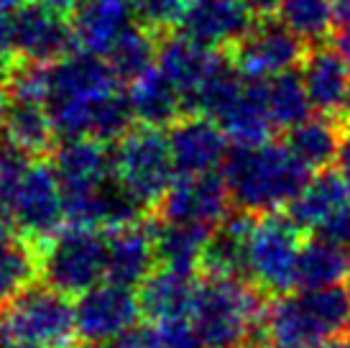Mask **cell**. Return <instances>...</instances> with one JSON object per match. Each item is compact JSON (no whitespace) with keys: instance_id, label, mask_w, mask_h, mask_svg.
I'll list each match as a JSON object with an SVG mask.
<instances>
[{"instance_id":"cell-7","label":"cell","mask_w":350,"mask_h":348,"mask_svg":"<svg viewBox=\"0 0 350 348\" xmlns=\"http://www.w3.org/2000/svg\"><path fill=\"white\" fill-rule=\"evenodd\" d=\"M113 174L154 213L176 179L169 136L154 126H133L113 144Z\"/></svg>"},{"instance_id":"cell-35","label":"cell","mask_w":350,"mask_h":348,"mask_svg":"<svg viewBox=\"0 0 350 348\" xmlns=\"http://www.w3.org/2000/svg\"><path fill=\"white\" fill-rule=\"evenodd\" d=\"M156 333H159L161 348H204L202 338L189 318L161 323V325H156Z\"/></svg>"},{"instance_id":"cell-28","label":"cell","mask_w":350,"mask_h":348,"mask_svg":"<svg viewBox=\"0 0 350 348\" xmlns=\"http://www.w3.org/2000/svg\"><path fill=\"white\" fill-rule=\"evenodd\" d=\"M210 233H213L210 225L172 223L156 218V256H159V264L200 277L204 246H207Z\"/></svg>"},{"instance_id":"cell-25","label":"cell","mask_w":350,"mask_h":348,"mask_svg":"<svg viewBox=\"0 0 350 348\" xmlns=\"http://www.w3.org/2000/svg\"><path fill=\"white\" fill-rule=\"evenodd\" d=\"M345 126H348V121L342 116L317 113V116H310L307 121L289 128L284 144L289 146V151L310 172H325V169H330L332 162H338Z\"/></svg>"},{"instance_id":"cell-2","label":"cell","mask_w":350,"mask_h":348,"mask_svg":"<svg viewBox=\"0 0 350 348\" xmlns=\"http://www.w3.org/2000/svg\"><path fill=\"white\" fill-rule=\"evenodd\" d=\"M266 297V292L243 277L200 274L189 320L204 348H269L263 330Z\"/></svg>"},{"instance_id":"cell-12","label":"cell","mask_w":350,"mask_h":348,"mask_svg":"<svg viewBox=\"0 0 350 348\" xmlns=\"http://www.w3.org/2000/svg\"><path fill=\"white\" fill-rule=\"evenodd\" d=\"M77 315V336L90 346L103 343L136 328L138 318L144 315L138 292L116 282H103L92 290L82 292L75 302Z\"/></svg>"},{"instance_id":"cell-9","label":"cell","mask_w":350,"mask_h":348,"mask_svg":"<svg viewBox=\"0 0 350 348\" xmlns=\"http://www.w3.org/2000/svg\"><path fill=\"white\" fill-rule=\"evenodd\" d=\"M5 213L13 228L26 238L44 243L54 238L64 225V192L54 166L33 159L5 200Z\"/></svg>"},{"instance_id":"cell-44","label":"cell","mask_w":350,"mask_h":348,"mask_svg":"<svg viewBox=\"0 0 350 348\" xmlns=\"http://www.w3.org/2000/svg\"><path fill=\"white\" fill-rule=\"evenodd\" d=\"M322 348H350V330L348 333H342V336H338V338L327 340Z\"/></svg>"},{"instance_id":"cell-46","label":"cell","mask_w":350,"mask_h":348,"mask_svg":"<svg viewBox=\"0 0 350 348\" xmlns=\"http://www.w3.org/2000/svg\"><path fill=\"white\" fill-rule=\"evenodd\" d=\"M0 348H29V346H23V343H18V340H13L10 336H5V333L0 330Z\"/></svg>"},{"instance_id":"cell-36","label":"cell","mask_w":350,"mask_h":348,"mask_svg":"<svg viewBox=\"0 0 350 348\" xmlns=\"http://www.w3.org/2000/svg\"><path fill=\"white\" fill-rule=\"evenodd\" d=\"M92 348H161V340H159V333L156 328H136L126 330V333H120L116 338L110 340H103V343H95Z\"/></svg>"},{"instance_id":"cell-40","label":"cell","mask_w":350,"mask_h":348,"mask_svg":"<svg viewBox=\"0 0 350 348\" xmlns=\"http://www.w3.org/2000/svg\"><path fill=\"white\" fill-rule=\"evenodd\" d=\"M332 44H335V49L340 51L342 59L348 62L350 67V26H338L335 34H332Z\"/></svg>"},{"instance_id":"cell-8","label":"cell","mask_w":350,"mask_h":348,"mask_svg":"<svg viewBox=\"0 0 350 348\" xmlns=\"http://www.w3.org/2000/svg\"><path fill=\"white\" fill-rule=\"evenodd\" d=\"M105 236L95 228L64 225L41 246V282L79 297L105 277Z\"/></svg>"},{"instance_id":"cell-4","label":"cell","mask_w":350,"mask_h":348,"mask_svg":"<svg viewBox=\"0 0 350 348\" xmlns=\"http://www.w3.org/2000/svg\"><path fill=\"white\" fill-rule=\"evenodd\" d=\"M263 330L269 348H322L350 330V292L335 284L273 297Z\"/></svg>"},{"instance_id":"cell-45","label":"cell","mask_w":350,"mask_h":348,"mask_svg":"<svg viewBox=\"0 0 350 348\" xmlns=\"http://www.w3.org/2000/svg\"><path fill=\"white\" fill-rule=\"evenodd\" d=\"M29 3H36V0H0V8L3 10H18V8H23V5H29Z\"/></svg>"},{"instance_id":"cell-14","label":"cell","mask_w":350,"mask_h":348,"mask_svg":"<svg viewBox=\"0 0 350 348\" xmlns=\"http://www.w3.org/2000/svg\"><path fill=\"white\" fill-rule=\"evenodd\" d=\"M223 62L225 54L220 49L204 47L200 41L189 39L187 34H169L164 39H159L156 67L176 87V92L185 100L187 113L195 110L197 97L202 95L204 85L210 82Z\"/></svg>"},{"instance_id":"cell-21","label":"cell","mask_w":350,"mask_h":348,"mask_svg":"<svg viewBox=\"0 0 350 348\" xmlns=\"http://www.w3.org/2000/svg\"><path fill=\"white\" fill-rule=\"evenodd\" d=\"M197 274H187L179 269L159 266L148 274V279L138 287L141 310L154 325L187 320L192 315L197 297Z\"/></svg>"},{"instance_id":"cell-18","label":"cell","mask_w":350,"mask_h":348,"mask_svg":"<svg viewBox=\"0 0 350 348\" xmlns=\"http://www.w3.org/2000/svg\"><path fill=\"white\" fill-rule=\"evenodd\" d=\"M256 21L245 0H192L182 21V34L210 49H230Z\"/></svg>"},{"instance_id":"cell-1","label":"cell","mask_w":350,"mask_h":348,"mask_svg":"<svg viewBox=\"0 0 350 348\" xmlns=\"http://www.w3.org/2000/svg\"><path fill=\"white\" fill-rule=\"evenodd\" d=\"M310 169L286 144L235 146L223 164V179L235 210L251 215L279 213L310 182Z\"/></svg>"},{"instance_id":"cell-47","label":"cell","mask_w":350,"mask_h":348,"mask_svg":"<svg viewBox=\"0 0 350 348\" xmlns=\"http://www.w3.org/2000/svg\"><path fill=\"white\" fill-rule=\"evenodd\" d=\"M342 118L350 123V95H348V103H345V110H342Z\"/></svg>"},{"instance_id":"cell-15","label":"cell","mask_w":350,"mask_h":348,"mask_svg":"<svg viewBox=\"0 0 350 348\" xmlns=\"http://www.w3.org/2000/svg\"><path fill=\"white\" fill-rule=\"evenodd\" d=\"M169 146L176 174H210L228 159V136L204 113H185L169 126Z\"/></svg>"},{"instance_id":"cell-11","label":"cell","mask_w":350,"mask_h":348,"mask_svg":"<svg viewBox=\"0 0 350 348\" xmlns=\"http://www.w3.org/2000/svg\"><path fill=\"white\" fill-rule=\"evenodd\" d=\"M230 208L233 200L223 174H176L161 203L156 205L154 215L159 221L197 223L215 228L233 213Z\"/></svg>"},{"instance_id":"cell-22","label":"cell","mask_w":350,"mask_h":348,"mask_svg":"<svg viewBox=\"0 0 350 348\" xmlns=\"http://www.w3.org/2000/svg\"><path fill=\"white\" fill-rule=\"evenodd\" d=\"M350 208V184L342 179L340 172H317L310 182L304 184L294 203L289 205L292 221L301 231L317 233L330 221Z\"/></svg>"},{"instance_id":"cell-49","label":"cell","mask_w":350,"mask_h":348,"mask_svg":"<svg viewBox=\"0 0 350 348\" xmlns=\"http://www.w3.org/2000/svg\"><path fill=\"white\" fill-rule=\"evenodd\" d=\"M95 3H131V0H95Z\"/></svg>"},{"instance_id":"cell-3","label":"cell","mask_w":350,"mask_h":348,"mask_svg":"<svg viewBox=\"0 0 350 348\" xmlns=\"http://www.w3.org/2000/svg\"><path fill=\"white\" fill-rule=\"evenodd\" d=\"M116 90L120 82L98 54L75 49L51 64L46 110L59 138H90L100 103Z\"/></svg>"},{"instance_id":"cell-5","label":"cell","mask_w":350,"mask_h":348,"mask_svg":"<svg viewBox=\"0 0 350 348\" xmlns=\"http://www.w3.org/2000/svg\"><path fill=\"white\" fill-rule=\"evenodd\" d=\"M0 330L29 348H72L79 338L72 297L41 279L0 308Z\"/></svg>"},{"instance_id":"cell-31","label":"cell","mask_w":350,"mask_h":348,"mask_svg":"<svg viewBox=\"0 0 350 348\" xmlns=\"http://www.w3.org/2000/svg\"><path fill=\"white\" fill-rule=\"evenodd\" d=\"M159 57V39L138 23H131L107 49L105 62L120 85H131L154 69Z\"/></svg>"},{"instance_id":"cell-39","label":"cell","mask_w":350,"mask_h":348,"mask_svg":"<svg viewBox=\"0 0 350 348\" xmlns=\"http://www.w3.org/2000/svg\"><path fill=\"white\" fill-rule=\"evenodd\" d=\"M338 172L342 174V179L350 184V123L345 126L340 141V151H338Z\"/></svg>"},{"instance_id":"cell-20","label":"cell","mask_w":350,"mask_h":348,"mask_svg":"<svg viewBox=\"0 0 350 348\" xmlns=\"http://www.w3.org/2000/svg\"><path fill=\"white\" fill-rule=\"evenodd\" d=\"M299 75L310 92L314 113L342 116L350 95V67L338 49L327 47V41L310 47L299 67Z\"/></svg>"},{"instance_id":"cell-41","label":"cell","mask_w":350,"mask_h":348,"mask_svg":"<svg viewBox=\"0 0 350 348\" xmlns=\"http://www.w3.org/2000/svg\"><path fill=\"white\" fill-rule=\"evenodd\" d=\"M10 108V90H8V77H5V69H0V128L5 123Z\"/></svg>"},{"instance_id":"cell-33","label":"cell","mask_w":350,"mask_h":348,"mask_svg":"<svg viewBox=\"0 0 350 348\" xmlns=\"http://www.w3.org/2000/svg\"><path fill=\"white\" fill-rule=\"evenodd\" d=\"M269 87V108H271V116L276 128H294L297 123L307 121L312 116V100L310 92L304 87L301 75L294 72H284L279 77L266 79Z\"/></svg>"},{"instance_id":"cell-37","label":"cell","mask_w":350,"mask_h":348,"mask_svg":"<svg viewBox=\"0 0 350 348\" xmlns=\"http://www.w3.org/2000/svg\"><path fill=\"white\" fill-rule=\"evenodd\" d=\"M16 62V44H13V23L8 10L0 8V69H8Z\"/></svg>"},{"instance_id":"cell-17","label":"cell","mask_w":350,"mask_h":348,"mask_svg":"<svg viewBox=\"0 0 350 348\" xmlns=\"http://www.w3.org/2000/svg\"><path fill=\"white\" fill-rule=\"evenodd\" d=\"M217 126L235 146H258L271 141L276 123L269 108V87L263 79H245L215 113Z\"/></svg>"},{"instance_id":"cell-23","label":"cell","mask_w":350,"mask_h":348,"mask_svg":"<svg viewBox=\"0 0 350 348\" xmlns=\"http://www.w3.org/2000/svg\"><path fill=\"white\" fill-rule=\"evenodd\" d=\"M133 16V0L131 3H95L82 0L77 10L72 13V31H75V47L88 54L105 57L113 41L131 26L128 21Z\"/></svg>"},{"instance_id":"cell-27","label":"cell","mask_w":350,"mask_h":348,"mask_svg":"<svg viewBox=\"0 0 350 348\" xmlns=\"http://www.w3.org/2000/svg\"><path fill=\"white\" fill-rule=\"evenodd\" d=\"M41 279V243L16 228L0 231V308Z\"/></svg>"},{"instance_id":"cell-6","label":"cell","mask_w":350,"mask_h":348,"mask_svg":"<svg viewBox=\"0 0 350 348\" xmlns=\"http://www.w3.org/2000/svg\"><path fill=\"white\" fill-rule=\"evenodd\" d=\"M304 246V231L286 213L256 215L248 233L245 277L269 297L297 290V261Z\"/></svg>"},{"instance_id":"cell-34","label":"cell","mask_w":350,"mask_h":348,"mask_svg":"<svg viewBox=\"0 0 350 348\" xmlns=\"http://www.w3.org/2000/svg\"><path fill=\"white\" fill-rule=\"evenodd\" d=\"M189 3L192 0H133V18L156 39H164L182 29Z\"/></svg>"},{"instance_id":"cell-42","label":"cell","mask_w":350,"mask_h":348,"mask_svg":"<svg viewBox=\"0 0 350 348\" xmlns=\"http://www.w3.org/2000/svg\"><path fill=\"white\" fill-rule=\"evenodd\" d=\"M36 3L46 5L49 10H57V13H62V16H72L82 0H36Z\"/></svg>"},{"instance_id":"cell-29","label":"cell","mask_w":350,"mask_h":348,"mask_svg":"<svg viewBox=\"0 0 350 348\" xmlns=\"http://www.w3.org/2000/svg\"><path fill=\"white\" fill-rule=\"evenodd\" d=\"M350 256L340 243H332L322 236L304 241L297 261V290H322L335 287L348 274Z\"/></svg>"},{"instance_id":"cell-32","label":"cell","mask_w":350,"mask_h":348,"mask_svg":"<svg viewBox=\"0 0 350 348\" xmlns=\"http://www.w3.org/2000/svg\"><path fill=\"white\" fill-rule=\"evenodd\" d=\"M279 21L307 47L325 44L335 34V0H282Z\"/></svg>"},{"instance_id":"cell-30","label":"cell","mask_w":350,"mask_h":348,"mask_svg":"<svg viewBox=\"0 0 350 348\" xmlns=\"http://www.w3.org/2000/svg\"><path fill=\"white\" fill-rule=\"evenodd\" d=\"M3 131L16 146H21L26 154L39 159L44 154L54 151V138L57 131L51 126L49 110L44 103H23V100H10L8 116L3 123Z\"/></svg>"},{"instance_id":"cell-26","label":"cell","mask_w":350,"mask_h":348,"mask_svg":"<svg viewBox=\"0 0 350 348\" xmlns=\"http://www.w3.org/2000/svg\"><path fill=\"white\" fill-rule=\"evenodd\" d=\"M128 100L133 108V116L141 126L164 128L187 113V105L176 87L161 75V69L154 67L144 77L128 85Z\"/></svg>"},{"instance_id":"cell-16","label":"cell","mask_w":350,"mask_h":348,"mask_svg":"<svg viewBox=\"0 0 350 348\" xmlns=\"http://www.w3.org/2000/svg\"><path fill=\"white\" fill-rule=\"evenodd\" d=\"M105 277L123 287H141L154 271L156 256V218L123 225L105 236Z\"/></svg>"},{"instance_id":"cell-13","label":"cell","mask_w":350,"mask_h":348,"mask_svg":"<svg viewBox=\"0 0 350 348\" xmlns=\"http://www.w3.org/2000/svg\"><path fill=\"white\" fill-rule=\"evenodd\" d=\"M10 23H13L16 59L51 67L77 49L75 31L72 23H67V16L49 10L41 3H29L13 10Z\"/></svg>"},{"instance_id":"cell-38","label":"cell","mask_w":350,"mask_h":348,"mask_svg":"<svg viewBox=\"0 0 350 348\" xmlns=\"http://www.w3.org/2000/svg\"><path fill=\"white\" fill-rule=\"evenodd\" d=\"M245 5L251 8V13L256 18H273L279 16V8H282V0H245Z\"/></svg>"},{"instance_id":"cell-19","label":"cell","mask_w":350,"mask_h":348,"mask_svg":"<svg viewBox=\"0 0 350 348\" xmlns=\"http://www.w3.org/2000/svg\"><path fill=\"white\" fill-rule=\"evenodd\" d=\"M51 166L64 195L90 192L113 179V149L98 138H64L51 151Z\"/></svg>"},{"instance_id":"cell-48","label":"cell","mask_w":350,"mask_h":348,"mask_svg":"<svg viewBox=\"0 0 350 348\" xmlns=\"http://www.w3.org/2000/svg\"><path fill=\"white\" fill-rule=\"evenodd\" d=\"M345 290L350 292V261H348V274H345Z\"/></svg>"},{"instance_id":"cell-10","label":"cell","mask_w":350,"mask_h":348,"mask_svg":"<svg viewBox=\"0 0 350 348\" xmlns=\"http://www.w3.org/2000/svg\"><path fill=\"white\" fill-rule=\"evenodd\" d=\"M307 44L286 29L282 21L261 18L241 41H235L225 54L245 79H273L284 72H294L301 67Z\"/></svg>"},{"instance_id":"cell-43","label":"cell","mask_w":350,"mask_h":348,"mask_svg":"<svg viewBox=\"0 0 350 348\" xmlns=\"http://www.w3.org/2000/svg\"><path fill=\"white\" fill-rule=\"evenodd\" d=\"M335 21L338 26H350V0H335Z\"/></svg>"},{"instance_id":"cell-24","label":"cell","mask_w":350,"mask_h":348,"mask_svg":"<svg viewBox=\"0 0 350 348\" xmlns=\"http://www.w3.org/2000/svg\"><path fill=\"white\" fill-rule=\"evenodd\" d=\"M256 215L233 210L223 223H217L207 238L200 274L207 277H245V253H248V233Z\"/></svg>"}]
</instances>
